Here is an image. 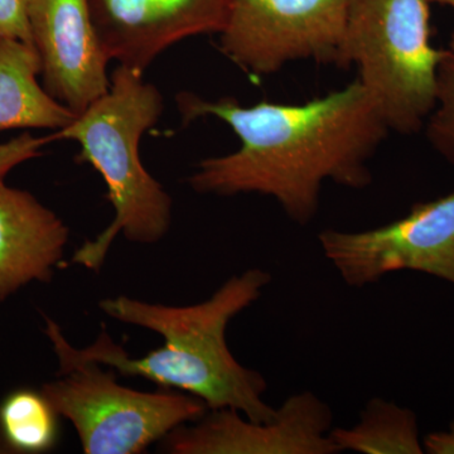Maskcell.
Instances as JSON below:
<instances>
[{
	"label": "cell",
	"mask_w": 454,
	"mask_h": 454,
	"mask_svg": "<svg viewBox=\"0 0 454 454\" xmlns=\"http://www.w3.org/2000/svg\"><path fill=\"white\" fill-rule=\"evenodd\" d=\"M0 173V303L32 282H49L64 258L68 227Z\"/></svg>",
	"instance_id": "11"
},
{
	"label": "cell",
	"mask_w": 454,
	"mask_h": 454,
	"mask_svg": "<svg viewBox=\"0 0 454 454\" xmlns=\"http://www.w3.org/2000/svg\"><path fill=\"white\" fill-rule=\"evenodd\" d=\"M234 0H89L110 61L145 73L160 53L195 35L223 31Z\"/></svg>",
	"instance_id": "9"
},
{
	"label": "cell",
	"mask_w": 454,
	"mask_h": 454,
	"mask_svg": "<svg viewBox=\"0 0 454 454\" xmlns=\"http://www.w3.org/2000/svg\"><path fill=\"white\" fill-rule=\"evenodd\" d=\"M427 139L454 166V52L444 51L438 68L435 106L427 119Z\"/></svg>",
	"instance_id": "15"
},
{
	"label": "cell",
	"mask_w": 454,
	"mask_h": 454,
	"mask_svg": "<svg viewBox=\"0 0 454 454\" xmlns=\"http://www.w3.org/2000/svg\"><path fill=\"white\" fill-rule=\"evenodd\" d=\"M57 417L41 391L17 390L0 404V432L16 452H44L55 446Z\"/></svg>",
	"instance_id": "14"
},
{
	"label": "cell",
	"mask_w": 454,
	"mask_h": 454,
	"mask_svg": "<svg viewBox=\"0 0 454 454\" xmlns=\"http://www.w3.org/2000/svg\"><path fill=\"white\" fill-rule=\"evenodd\" d=\"M429 2L438 3V4L447 5V7H450L454 11V0H429ZM450 51L454 52V32L452 33V37H450Z\"/></svg>",
	"instance_id": "18"
},
{
	"label": "cell",
	"mask_w": 454,
	"mask_h": 454,
	"mask_svg": "<svg viewBox=\"0 0 454 454\" xmlns=\"http://www.w3.org/2000/svg\"><path fill=\"white\" fill-rule=\"evenodd\" d=\"M268 271L250 268L232 276L208 300L192 306L148 303L118 295L98 307L122 324L146 328L164 343L143 357H131L106 330L88 348H76L55 321L44 317L66 351L74 357L112 367L129 378H142L201 399L208 411L235 409L254 422H269L277 414L264 400L268 384L256 370L241 365L226 343L227 325L249 309L270 284Z\"/></svg>",
	"instance_id": "2"
},
{
	"label": "cell",
	"mask_w": 454,
	"mask_h": 454,
	"mask_svg": "<svg viewBox=\"0 0 454 454\" xmlns=\"http://www.w3.org/2000/svg\"><path fill=\"white\" fill-rule=\"evenodd\" d=\"M35 0H0V37L31 44V11ZM35 47V46H33Z\"/></svg>",
	"instance_id": "16"
},
{
	"label": "cell",
	"mask_w": 454,
	"mask_h": 454,
	"mask_svg": "<svg viewBox=\"0 0 454 454\" xmlns=\"http://www.w3.org/2000/svg\"><path fill=\"white\" fill-rule=\"evenodd\" d=\"M340 453L422 454L417 414L382 397H372L361 411L358 422L349 428L330 432Z\"/></svg>",
	"instance_id": "13"
},
{
	"label": "cell",
	"mask_w": 454,
	"mask_h": 454,
	"mask_svg": "<svg viewBox=\"0 0 454 454\" xmlns=\"http://www.w3.org/2000/svg\"><path fill=\"white\" fill-rule=\"evenodd\" d=\"M429 0H348L346 62L390 131L418 133L435 106L444 51L430 41Z\"/></svg>",
	"instance_id": "4"
},
{
	"label": "cell",
	"mask_w": 454,
	"mask_h": 454,
	"mask_svg": "<svg viewBox=\"0 0 454 454\" xmlns=\"http://www.w3.org/2000/svg\"><path fill=\"white\" fill-rule=\"evenodd\" d=\"M422 442L426 453L454 454V418L447 429L429 433Z\"/></svg>",
	"instance_id": "17"
},
{
	"label": "cell",
	"mask_w": 454,
	"mask_h": 454,
	"mask_svg": "<svg viewBox=\"0 0 454 454\" xmlns=\"http://www.w3.org/2000/svg\"><path fill=\"white\" fill-rule=\"evenodd\" d=\"M31 33L51 97L79 115L106 94L110 59L98 40L89 0H35Z\"/></svg>",
	"instance_id": "10"
},
{
	"label": "cell",
	"mask_w": 454,
	"mask_h": 454,
	"mask_svg": "<svg viewBox=\"0 0 454 454\" xmlns=\"http://www.w3.org/2000/svg\"><path fill=\"white\" fill-rule=\"evenodd\" d=\"M61 378L47 382L41 393L59 417L73 424L85 454H139L162 441L182 424L207 413L199 397L178 390L143 393L122 387L116 372L66 351L51 328Z\"/></svg>",
	"instance_id": "5"
},
{
	"label": "cell",
	"mask_w": 454,
	"mask_h": 454,
	"mask_svg": "<svg viewBox=\"0 0 454 454\" xmlns=\"http://www.w3.org/2000/svg\"><path fill=\"white\" fill-rule=\"evenodd\" d=\"M325 258L354 288L396 271H418L454 286V191L415 203L402 219L363 231L318 234Z\"/></svg>",
	"instance_id": "7"
},
{
	"label": "cell",
	"mask_w": 454,
	"mask_h": 454,
	"mask_svg": "<svg viewBox=\"0 0 454 454\" xmlns=\"http://www.w3.org/2000/svg\"><path fill=\"white\" fill-rule=\"evenodd\" d=\"M41 59L31 44L0 37V131L62 129L76 114L38 82Z\"/></svg>",
	"instance_id": "12"
},
{
	"label": "cell",
	"mask_w": 454,
	"mask_h": 454,
	"mask_svg": "<svg viewBox=\"0 0 454 454\" xmlns=\"http://www.w3.org/2000/svg\"><path fill=\"white\" fill-rule=\"evenodd\" d=\"M333 413L312 391L291 395L269 422L219 409L182 424L162 439L170 454H337L330 437Z\"/></svg>",
	"instance_id": "8"
},
{
	"label": "cell",
	"mask_w": 454,
	"mask_h": 454,
	"mask_svg": "<svg viewBox=\"0 0 454 454\" xmlns=\"http://www.w3.org/2000/svg\"><path fill=\"white\" fill-rule=\"evenodd\" d=\"M182 122L215 116L240 139L234 153L203 160L188 184L202 195L258 193L276 200L289 220L309 225L325 182L363 190L370 162L389 134L387 121L358 80L303 104L243 106L234 98L206 100L179 92Z\"/></svg>",
	"instance_id": "1"
},
{
	"label": "cell",
	"mask_w": 454,
	"mask_h": 454,
	"mask_svg": "<svg viewBox=\"0 0 454 454\" xmlns=\"http://www.w3.org/2000/svg\"><path fill=\"white\" fill-rule=\"evenodd\" d=\"M348 0H234L221 52L259 77L301 59L348 67Z\"/></svg>",
	"instance_id": "6"
},
{
	"label": "cell",
	"mask_w": 454,
	"mask_h": 454,
	"mask_svg": "<svg viewBox=\"0 0 454 454\" xmlns=\"http://www.w3.org/2000/svg\"><path fill=\"white\" fill-rule=\"evenodd\" d=\"M160 90L143 74L119 65L110 88L73 122L50 137L82 146L77 162L90 163L107 187L115 216L110 225L74 253L71 262L100 270L119 234L137 244L162 240L172 223V197L140 160V139L162 115Z\"/></svg>",
	"instance_id": "3"
}]
</instances>
